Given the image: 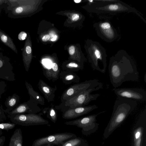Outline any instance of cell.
<instances>
[{"instance_id": "29", "label": "cell", "mask_w": 146, "mask_h": 146, "mask_svg": "<svg viewBox=\"0 0 146 146\" xmlns=\"http://www.w3.org/2000/svg\"><path fill=\"white\" fill-rule=\"evenodd\" d=\"M79 146H88V144L86 142L83 143L81 145Z\"/></svg>"}, {"instance_id": "2", "label": "cell", "mask_w": 146, "mask_h": 146, "mask_svg": "<svg viewBox=\"0 0 146 146\" xmlns=\"http://www.w3.org/2000/svg\"><path fill=\"white\" fill-rule=\"evenodd\" d=\"M137 105L136 101L117 98L115 101L111 117L104 130L103 137L108 138L124 122Z\"/></svg>"}, {"instance_id": "21", "label": "cell", "mask_w": 146, "mask_h": 146, "mask_svg": "<svg viewBox=\"0 0 146 146\" xmlns=\"http://www.w3.org/2000/svg\"><path fill=\"white\" fill-rule=\"evenodd\" d=\"M23 9L22 7L19 6L17 7L15 9V12L16 14H20L23 11Z\"/></svg>"}, {"instance_id": "27", "label": "cell", "mask_w": 146, "mask_h": 146, "mask_svg": "<svg viewBox=\"0 0 146 146\" xmlns=\"http://www.w3.org/2000/svg\"><path fill=\"white\" fill-rule=\"evenodd\" d=\"M31 49L29 46H27L26 48V51L27 53L29 54L31 52Z\"/></svg>"}, {"instance_id": "9", "label": "cell", "mask_w": 146, "mask_h": 146, "mask_svg": "<svg viewBox=\"0 0 146 146\" xmlns=\"http://www.w3.org/2000/svg\"><path fill=\"white\" fill-rule=\"evenodd\" d=\"M93 26L99 37L106 42H113L118 36L116 29L109 21L96 22Z\"/></svg>"}, {"instance_id": "11", "label": "cell", "mask_w": 146, "mask_h": 146, "mask_svg": "<svg viewBox=\"0 0 146 146\" xmlns=\"http://www.w3.org/2000/svg\"><path fill=\"white\" fill-rule=\"evenodd\" d=\"M98 108L97 106L94 105L68 108L61 111L62 113V117L67 119L76 118L88 113Z\"/></svg>"}, {"instance_id": "6", "label": "cell", "mask_w": 146, "mask_h": 146, "mask_svg": "<svg viewBox=\"0 0 146 146\" xmlns=\"http://www.w3.org/2000/svg\"><path fill=\"white\" fill-rule=\"evenodd\" d=\"M91 115L75 120L66 121L64 123L67 125H74L81 128L83 134L86 136L95 133L98 129L99 124L96 122V117L99 114L105 112Z\"/></svg>"}, {"instance_id": "10", "label": "cell", "mask_w": 146, "mask_h": 146, "mask_svg": "<svg viewBox=\"0 0 146 146\" xmlns=\"http://www.w3.org/2000/svg\"><path fill=\"white\" fill-rule=\"evenodd\" d=\"M117 98L144 101L146 100V91L141 88H114L113 89Z\"/></svg>"}, {"instance_id": "22", "label": "cell", "mask_w": 146, "mask_h": 146, "mask_svg": "<svg viewBox=\"0 0 146 146\" xmlns=\"http://www.w3.org/2000/svg\"><path fill=\"white\" fill-rule=\"evenodd\" d=\"M75 48L73 46H71L69 49V52L71 55L74 54L75 52Z\"/></svg>"}, {"instance_id": "3", "label": "cell", "mask_w": 146, "mask_h": 146, "mask_svg": "<svg viewBox=\"0 0 146 146\" xmlns=\"http://www.w3.org/2000/svg\"><path fill=\"white\" fill-rule=\"evenodd\" d=\"M87 7L90 12L98 14L133 13L146 23V20L141 13L134 8L119 0H93L92 3H89Z\"/></svg>"}, {"instance_id": "4", "label": "cell", "mask_w": 146, "mask_h": 146, "mask_svg": "<svg viewBox=\"0 0 146 146\" xmlns=\"http://www.w3.org/2000/svg\"><path fill=\"white\" fill-rule=\"evenodd\" d=\"M87 48L89 61L92 68L105 73L107 56L105 48L98 42L90 40L88 41Z\"/></svg>"}, {"instance_id": "8", "label": "cell", "mask_w": 146, "mask_h": 146, "mask_svg": "<svg viewBox=\"0 0 146 146\" xmlns=\"http://www.w3.org/2000/svg\"><path fill=\"white\" fill-rule=\"evenodd\" d=\"M77 137L76 134L70 132L54 133L36 139L32 146H42L47 144L61 146L66 141Z\"/></svg>"}, {"instance_id": "24", "label": "cell", "mask_w": 146, "mask_h": 146, "mask_svg": "<svg viewBox=\"0 0 146 146\" xmlns=\"http://www.w3.org/2000/svg\"><path fill=\"white\" fill-rule=\"evenodd\" d=\"M79 18V15L77 14H74L72 17V19L74 21H76Z\"/></svg>"}, {"instance_id": "17", "label": "cell", "mask_w": 146, "mask_h": 146, "mask_svg": "<svg viewBox=\"0 0 146 146\" xmlns=\"http://www.w3.org/2000/svg\"><path fill=\"white\" fill-rule=\"evenodd\" d=\"M62 68L63 71H69L75 72L83 69V64L71 62L63 65L62 66Z\"/></svg>"}, {"instance_id": "34", "label": "cell", "mask_w": 146, "mask_h": 146, "mask_svg": "<svg viewBox=\"0 0 146 146\" xmlns=\"http://www.w3.org/2000/svg\"><path fill=\"white\" fill-rule=\"evenodd\" d=\"M17 146H22L21 144L20 143H19Z\"/></svg>"}, {"instance_id": "12", "label": "cell", "mask_w": 146, "mask_h": 146, "mask_svg": "<svg viewBox=\"0 0 146 146\" xmlns=\"http://www.w3.org/2000/svg\"><path fill=\"white\" fill-rule=\"evenodd\" d=\"M38 88L43 94L48 102L53 101L55 97V93L57 90L56 85L52 87L42 80H39L38 83Z\"/></svg>"}, {"instance_id": "13", "label": "cell", "mask_w": 146, "mask_h": 146, "mask_svg": "<svg viewBox=\"0 0 146 146\" xmlns=\"http://www.w3.org/2000/svg\"><path fill=\"white\" fill-rule=\"evenodd\" d=\"M59 78L66 85L79 83L80 80V77L74 72L67 71H61Z\"/></svg>"}, {"instance_id": "32", "label": "cell", "mask_w": 146, "mask_h": 146, "mask_svg": "<svg viewBox=\"0 0 146 146\" xmlns=\"http://www.w3.org/2000/svg\"><path fill=\"white\" fill-rule=\"evenodd\" d=\"M3 64V63L2 61L1 60H0V68L2 66Z\"/></svg>"}, {"instance_id": "18", "label": "cell", "mask_w": 146, "mask_h": 146, "mask_svg": "<svg viewBox=\"0 0 146 146\" xmlns=\"http://www.w3.org/2000/svg\"><path fill=\"white\" fill-rule=\"evenodd\" d=\"M86 142L83 139L77 137L66 141L61 146H79Z\"/></svg>"}, {"instance_id": "23", "label": "cell", "mask_w": 146, "mask_h": 146, "mask_svg": "<svg viewBox=\"0 0 146 146\" xmlns=\"http://www.w3.org/2000/svg\"><path fill=\"white\" fill-rule=\"evenodd\" d=\"M16 103V100L15 99L12 98L9 101V105L11 106H13Z\"/></svg>"}, {"instance_id": "5", "label": "cell", "mask_w": 146, "mask_h": 146, "mask_svg": "<svg viewBox=\"0 0 146 146\" xmlns=\"http://www.w3.org/2000/svg\"><path fill=\"white\" fill-rule=\"evenodd\" d=\"M103 88V85L90 88L82 92L75 97L55 106L56 110L61 111L68 108H73L86 106L91 101L96 100L100 96L98 94H91L93 92Z\"/></svg>"}, {"instance_id": "30", "label": "cell", "mask_w": 146, "mask_h": 146, "mask_svg": "<svg viewBox=\"0 0 146 146\" xmlns=\"http://www.w3.org/2000/svg\"><path fill=\"white\" fill-rule=\"evenodd\" d=\"M54 145L52 144H47L43 145L42 146H54Z\"/></svg>"}, {"instance_id": "25", "label": "cell", "mask_w": 146, "mask_h": 146, "mask_svg": "<svg viewBox=\"0 0 146 146\" xmlns=\"http://www.w3.org/2000/svg\"><path fill=\"white\" fill-rule=\"evenodd\" d=\"M50 36L48 35H45L42 38V40L44 42H46L50 38Z\"/></svg>"}, {"instance_id": "26", "label": "cell", "mask_w": 146, "mask_h": 146, "mask_svg": "<svg viewBox=\"0 0 146 146\" xmlns=\"http://www.w3.org/2000/svg\"><path fill=\"white\" fill-rule=\"evenodd\" d=\"M19 119L23 121H25L26 119V117L25 115H21L19 117Z\"/></svg>"}, {"instance_id": "28", "label": "cell", "mask_w": 146, "mask_h": 146, "mask_svg": "<svg viewBox=\"0 0 146 146\" xmlns=\"http://www.w3.org/2000/svg\"><path fill=\"white\" fill-rule=\"evenodd\" d=\"M57 37V36L56 35H55L54 37L51 39L52 41H54L55 40Z\"/></svg>"}, {"instance_id": "7", "label": "cell", "mask_w": 146, "mask_h": 146, "mask_svg": "<svg viewBox=\"0 0 146 146\" xmlns=\"http://www.w3.org/2000/svg\"><path fill=\"white\" fill-rule=\"evenodd\" d=\"M103 85L102 83L96 79L86 80L74 84L64 90L60 98L61 102L69 100L77 96L88 89Z\"/></svg>"}, {"instance_id": "14", "label": "cell", "mask_w": 146, "mask_h": 146, "mask_svg": "<svg viewBox=\"0 0 146 146\" xmlns=\"http://www.w3.org/2000/svg\"><path fill=\"white\" fill-rule=\"evenodd\" d=\"M43 113L46 114L47 118L52 121L55 123L58 118L57 110L55 108V105L52 104L48 107L44 108L42 110Z\"/></svg>"}, {"instance_id": "1", "label": "cell", "mask_w": 146, "mask_h": 146, "mask_svg": "<svg viewBox=\"0 0 146 146\" xmlns=\"http://www.w3.org/2000/svg\"><path fill=\"white\" fill-rule=\"evenodd\" d=\"M108 71L110 81L114 88L126 81H137L139 73L134 60L123 50H120L109 60Z\"/></svg>"}, {"instance_id": "19", "label": "cell", "mask_w": 146, "mask_h": 146, "mask_svg": "<svg viewBox=\"0 0 146 146\" xmlns=\"http://www.w3.org/2000/svg\"><path fill=\"white\" fill-rule=\"evenodd\" d=\"M0 39L3 43L8 46L13 50H16L11 39L6 35L1 32H0Z\"/></svg>"}, {"instance_id": "15", "label": "cell", "mask_w": 146, "mask_h": 146, "mask_svg": "<svg viewBox=\"0 0 146 146\" xmlns=\"http://www.w3.org/2000/svg\"><path fill=\"white\" fill-rule=\"evenodd\" d=\"M143 128L139 126L136 128L133 133L134 146H142Z\"/></svg>"}, {"instance_id": "16", "label": "cell", "mask_w": 146, "mask_h": 146, "mask_svg": "<svg viewBox=\"0 0 146 146\" xmlns=\"http://www.w3.org/2000/svg\"><path fill=\"white\" fill-rule=\"evenodd\" d=\"M29 93L31 96L32 102L37 104L44 105L45 104L44 99L38 92L35 91L31 87L28 86Z\"/></svg>"}, {"instance_id": "31", "label": "cell", "mask_w": 146, "mask_h": 146, "mask_svg": "<svg viewBox=\"0 0 146 146\" xmlns=\"http://www.w3.org/2000/svg\"><path fill=\"white\" fill-rule=\"evenodd\" d=\"M81 1V0H74V1L77 3H79Z\"/></svg>"}, {"instance_id": "20", "label": "cell", "mask_w": 146, "mask_h": 146, "mask_svg": "<svg viewBox=\"0 0 146 146\" xmlns=\"http://www.w3.org/2000/svg\"><path fill=\"white\" fill-rule=\"evenodd\" d=\"M27 36V34L24 31H22L19 34L18 38L19 40H23L25 39Z\"/></svg>"}, {"instance_id": "33", "label": "cell", "mask_w": 146, "mask_h": 146, "mask_svg": "<svg viewBox=\"0 0 146 146\" xmlns=\"http://www.w3.org/2000/svg\"><path fill=\"white\" fill-rule=\"evenodd\" d=\"M0 128L3 129L4 128L3 125L1 124H0Z\"/></svg>"}]
</instances>
